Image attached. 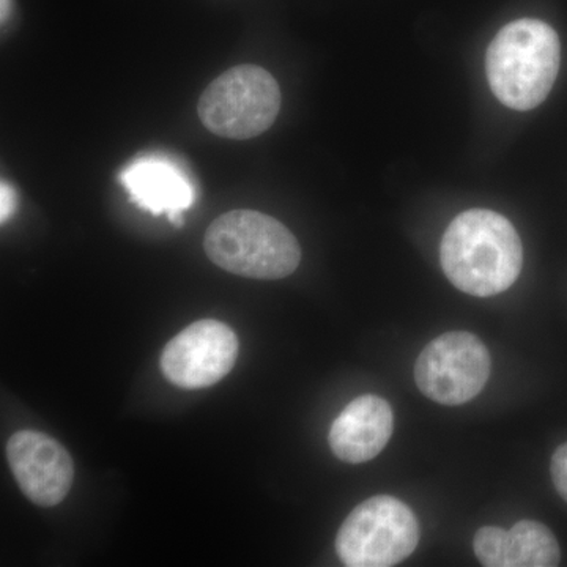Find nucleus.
I'll return each mask as SVG.
<instances>
[{"instance_id":"f257e3e1","label":"nucleus","mask_w":567,"mask_h":567,"mask_svg":"<svg viewBox=\"0 0 567 567\" xmlns=\"http://www.w3.org/2000/svg\"><path fill=\"white\" fill-rule=\"evenodd\" d=\"M440 262L454 287L473 297L505 292L524 265V246L505 216L484 208L461 213L447 227Z\"/></svg>"},{"instance_id":"f03ea898","label":"nucleus","mask_w":567,"mask_h":567,"mask_svg":"<svg viewBox=\"0 0 567 567\" xmlns=\"http://www.w3.org/2000/svg\"><path fill=\"white\" fill-rule=\"evenodd\" d=\"M561 62L558 33L544 21L524 18L505 25L486 55L488 85L514 111H529L547 99Z\"/></svg>"},{"instance_id":"7ed1b4c3","label":"nucleus","mask_w":567,"mask_h":567,"mask_svg":"<svg viewBox=\"0 0 567 567\" xmlns=\"http://www.w3.org/2000/svg\"><path fill=\"white\" fill-rule=\"evenodd\" d=\"M208 259L249 279L287 278L297 270L301 249L295 235L271 216L254 210L224 213L204 238Z\"/></svg>"},{"instance_id":"20e7f679","label":"nucleus","mask_w":567,"mask_h":567,"mask_svg":"<svg viewBox=\"0 0 567 567\" xmlns=\"http://www.w3.org/2000/svg\"><path fill=\"white\" fill-rule=\"evenodd\" d=\"M281 110V89L257 65L227 70L205 89L197 114L208 132L233 141L260 136L274 125Z\"/></svg>"},{"instance_id":"39448f33","label":"nucleus","mask_w":567,"mask_h":567,"mask_svg":"<svg viewBox=\"0 0 567 567\" xmlns=\"http://www.w3.org/2000/svg\"><path fill=\"white\" fill-rule=\"evenodd\" d=\"M420 543L413 511L394 496L377 495L354 507L336 536V554L349 567H390Z\"/></svg>"},{"instance_id":"423d86ee","label":"nucleus","mask_w":567,"mask_h":567,"mask_svg":"<svg viewBox=\"0 0 567 567\" xmlns=\"http://www.w3.org/2000/svg\"><path fill=\"white\" fill-rule=\"evenodd\" d=\"M491 375V353L477 336L451 331L424 347L415 364L421 393L436 404L457 406L475 399Z\"/></svg>"},{"instance_id":"0eeeda50","label":"nucleus","mask_w":567,"mask_h":567,"mask_svg":"<svg viewBox=\"0 0 567 567\" xmlns=\"http://www.w3.org/2000/svg\"><path fill=\"white\" fill-rule=\"evenodd\" d=\"M238 357V338L218 320H197L181 331L162 353V371L173 385L203 390L221 382Z\"/></svg>"},{"instance_id":"6e6552de","label":"nucleus","mask_w":567,"mask_h":567,"mask_svg":"<svg viewBox=\"0 0 567 567\" xmlns=\"http://www.w3.org/2000/svg\"><path fill=\"white\" fill-rule=\"evenodd\" d=\"M7 458L18 486L33 505L58 506L70 494L73 458L52 436L39 431L17 432L7 443Z\"/></svg>"},{"instance_id":"1a4fd4ad","label":"nucleus","mask_w":567,"mask_h":567,"mask_svg":"<svg viewBox=\"0 0 567 567\" xmlns=\"http://www.w3.org/2000/svg\"><path fill=\"white\" fill-rule=\"evenodd\" d=\"M130 199L142 210L158 216L167 213L169 221L181 227L183 212L192 208L196 194L182 167L163 156H144L121 174Z\"/></svg>"},{"instance_id":"9d476101","label":"nucleus","mask_w":567,"mask_h":567,"mask_svg":"<svg viewBox=\"0 0 567 567\" xmlns=\"http://www.w3.org/2000/svg\"><path fill=\"white\" fill-rule=\"evenodd\" d=\"M394 415L385 399L360 395L342 410L330 429V446L347 464H364L382 453L393 435Z\"/></svg>"},{"instance_id":"9b49d317","label":"nucleus","mask_w":567,"mask_h":567,"mask_svg":"<svg viewBox=\"0 0 567 567\" xmlns=\"http://www.w3.org/2000/svg\"><path fill=\"white\" fill-rule=\"evenodd\" d=\"M473 548L486 567H555L561 561L557 537L546 525L533 520L518 522L507 532L480 528Z\"/></svg>"},{"instance_id":"f8f14e48","label":"nucleus","mask_w":567,"mask_h":567,"mask_svg":"<svg viewBox=\"0 0 567 567\" xmlns=\"http://www.w3.org/2000/svg\"><path fill=\"white\" fill-rule=\"evenodd\" d=\"M550 472L558 494L567 503V443L555 451L554 457H551Z\"/></svg>"},{"instance_id":"ddd939ff","label":"nucleus","mask_w":567,"mask_h":567,"mask_svg":"<svg viewBox=\"0 0 567 567\" xmlns=\"http://www.w3.org/2000/svg\"><path fill=\"white\" fill-rule=\"evenodd\" d=\"M14 208H17V194L10 185L2 182V186H0V221H9Z\"/></svg>"},{"instance_id":"4468645a","label":"nucleus","mask_w":567,"mask_h":567,"mask_svg":"<svg viewBox=\"0 0 567 567\" xmlns=\"http://www.w3.org/2000/svg\"><path fill=\"white\" fill-rule=\"evenodd\" d=\"M10 13V0H2V22H6Z\"/></svg>"}]
</instances>
